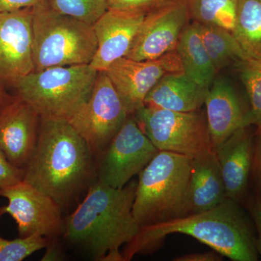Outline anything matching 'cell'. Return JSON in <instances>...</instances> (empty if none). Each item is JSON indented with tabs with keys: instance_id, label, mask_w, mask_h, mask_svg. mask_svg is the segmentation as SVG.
<instances>
[{
	"instance_id": "obj_1",
	"label": "cell",
	"mask_w": 261,
	"mask_h": 261,
	"mask_svg": "<svg viewBox=\"0 0 261 261\" xmlns=\"http://www.w3.org/2000/svg\"><path fill=\"white\" fill-rule=\"evenodd\" d=\"M23 181L66 208L97 181L96 158L69 121L41 118L37 145Z\"/></svg>"
},
{
	"instance_id": "obj_2",
	"label": "cell",
	"mask_w": 261,
	"mask_h": 261,
	"mask_svg": "<svg viewBox=\"0 0 261 261\" xmlns=\"http://www.w3.org/2000/svg\"><path fill=\"white\" fill-rule=\"evenodd\" d=\"M137 181L116 189L95 181L76 209L64 219L62 236L97 261H123L121 247L139 231L132 208Z\"/></svg>"
},
{
	"instance_id": "obj_3",
	"label": "cell",
	"mask_w": 261,
	"mask_h": 261,
	"mask_svg": "<svg viewBox=\"0 0 261 261\" xmlns=\"http://www.w3.org/2000/svg\"><path fill=\"white\" fill-rule=\"evenodd\" d=\"M172 233L192 237L232 260H258L251 216L243 205L227 198L211 210L140 227L123 246V261L151 252Z\"/></svg>"
},
{
	"instance_id": "obj_4",
	"label": "cell",
	"mask_w": 261,
	"mask_h": 261,
	"mask_svg": "<svg viewBox=\"0 0 261 261\" xmlns=\"http://www.w3.org/2000/svg\"><path fill=\"white\" fill-rule=\"evenodd\" d=\"M190 166L187 156L159 151L141 171L132 208L139 227L188 215Z\"/></svg>"
},
{
	"instance_id": "obj_5",
	"label": "cell",
	"mask_w": 261,
	"mask_h": 261,
	"mask_svg": "<svg viewBox=\"0 0 261 261\" xmlns=\"http://www.w3.org/2000/svg\"><path fill=\"white\" fill-rule=\"evenodd\" d=\"M34 71L89 64L97 50L93 25L51 9L47 0L33 7Z\"/></svg>"
},
{
	"instance_id": "obj_6",
	"label": "cell",
	"mask_w": 261,
	"mask_h": 261,
	"mask_svg": "<svg viewBox=\"0 0 261 261\" xmlns=\"http://www.w3.org/2000/svg\"><path fill=\"white\" fill-rule=\"evenodd\" d=\"M97 73L89 64L53 67L32 72L13 88L41 118L69 121L88 101Z\"/></svg>"
},
{
	"instance_id": "obj_7",
	"label": "cell",
	"mask_w": 261,
	"mask_h": 261,
	"mask_svg": "<svg viewBox=\"0 0 261 261\" xmlns=\"http://www.w3.org/2000/svg\"><path fill=\"white\" fill-rule=\"evenodd\" d=\"M141 129L159 151L195 159L213 152L206 115L143 107L134 113Z\"/></svg>"
},
{
	"instance_id": "obj_8",
	"label": "cell",
	"mask_w": 261,
	"mask_h": 261,
	"mask_svg": "<svg viewBox=\"0 0 261 261\" xmlns=\"http://www.w3.org/2000/svg\"><path fill=\"white\" fill-rule=\"evenodd\" d=\"M159 149L128 114L120 130L96 159L97 181L119 189L126 186L153 159Z\"/></svg>"
},
{
	"instance_id": "obj_9",
	"label": "cell",
	"mask_w": 261,
	"mask_h": 261,
	"mask_svg": "<svg viewBox=\"0 0 261 261\" xmlns=\"http://www.w3.org/2000/svg\"><path fill=\"white\" fill-rule=\"evenodd\" d=\"M128 116L107 73L99 71L88 101L69 122L97 159Z\"/></svg>"
},
{
	"instance_id": "obj_10",
	"label": "cell",
	"mask_w": 261,
	"mask_h": 261,
	"mask_svg": "<svg viewBox=\"0 0 261 261\" xmlns=\"http://www.w3.org/2000/svg\"><path fill=\"white\" fill-rule=\"evenodd\" d=\"M0 196L8 201L0 207V215H10L15 220L19 238L39 235L53 239L63 234V209L44 192L23 181L1 190Z\"/></svg>"
},
{
	"instance_id": "obj_11",
	"label": "cell",
	"mask_w": 261,
	"mask_h": 261,
	"mask_svg": "<svg viewBox=\"0 0 261 261\" xmlns=\"http://www.w3.org/2000/svg\"><path fill=\"white\" fill-rule=\"evenodd\" d=\"M190 20L179 1L166 0L146 14L125 58L148 61L175 50Z\"/></svg>"
},
{
	"instance_id": "obj_12",
	"label": "cell",
	"mask_w": 261,
	"mask_h": 261,
	"mask_svg": "<svg viewBox=\"0 0 261 261\" xmlns=\"http://www.w3.org/2000/svg\"><path fill=\"white\" fill-rule=\"evenodd\" d=\"M176 49L154 60H117L106 70L128 114L143 107L146 96L167 73L182 72Z\"/></svg>"
},
{
	"instance_id": "obj_13",
	"label": "cell",
	"mask_w": 261,
	"mask_h": 261,
	"mask_svg": "<svg viewBox=\"0 0 261 261\" xmlns=\"http://www.w3.org/2000/svg\"><path fill=\"white\" fill-rule=\"evenodd\" d=\"M33 8L0 12V83L13 86L34 71Z\"/></svg>"
},
{
	"instance_id": "obj_14",
	"label": "cell",
	"mask_w": 261,
	"mask_h": 261,
	"mask_svg": "<svg viewBox=\"0 0 261 261\" xmlns=\"http://www.w3.org/2000/svg\"><path fill=\"white\" fill-rule=\"evenodd\" d=\"M41 117L19 98L0 109V149L16 167L25 168L37 145Z\"/></svg>"
},
{
	"instance_id": "obj_15",
	"label": "cell",
	"mask_w": 261,
	"mask_h": 261,
	"mask_svg": "<svg viewBox=\"0 0 261 261\" xmlns=\"http://www.w3.org/2000/svg\"><path fill=\"white\" fill-rule=\"evenodd\" d=\"M252 127L239 128L214 150L219 161L226 197L243 206L250 195L255 132Z\"/></svg>"
},
{
	"instance_id": "obj_16",
	"label": "cell",
	"mask_w": 261,
	"mask_h": 261,
	"mask_svg": "<svg viewBox=\"0 0 261 261\" xmlns=\"http://www.w3.org/2000/svg\"><path fill=\"white\" fill-rule=\"evenodd\" d=\"M145 15L108 9L93 24L97 47L89 65L98 72L106 71L117 60L125 58Z\"/></svg>"
},
{
	"instance_id": "obj_17",
	"label": "cell",
	"mask_w": 261,
	"mask_h": 261,
	"mask_svg": "<svg viewBox=\"0 0 261 261\" xmlns=\"http://www.w3.org/2000/svg\"><path fill=\"white\" fill-rule=\"evenodd\" d=\"M206 119L214 151L243 127L245 110L236 90L227 80H215L206 96Z\"/></svg>"
},
{
	"instance_id": "obj_18",
	"label": "cell",
	"mask_w": 261,
	"mask_h": 261,
	"mask_svg": "<svg viewBox=\"0 0 261 261\" xmlns=\"http://www.w3.org/2000/svg\"><path fill=\"white\" fill-rule=\"evenodd\" d=\"M226 199L224 181L214 151L191 159L188 215L211 210Z\"/></svg>"
},
{
	"instance_id": "obj_19",
	"label": "cell",
	"mask_w": 261,
	"mask_h": 261,
	"mask_svg": "<svg viewBox=\"0 0 261 261\" xmlns=\"http://www.w3.org/2000/svg\"><path fill=\"white\" fill-rule=\"evenodd\" d=\"M209 89L194 82L183 71L163 75L146 96L144 106L177 112L198 111Z\"/></svg>"
},
{
	"instance_id": "obj_20",
	"label": "cell",
	"mask_w": 261,
	"mask_h": 261,
	"mask_svg": "<svg viewBox=\"0 0 261 261\" xmlns=\"http://www.w3.org/2000/svg\"><path fill=\"white\" fill-rule=\"evenodd\" d=\"M176 50L184 73L201 87L210 89L216 80L217 71L194 22L189 24L184 30Z\"/></svg>"
},
{
	"instance_id": "obj_21",
	"label": "cell",
	"mask_w": 261,
	"mask_h": 261,
	"mask_svg": "<svg viewBox=\"0 0 261 261\" xmlns=\"http://www.w3.org/2000/svg\"><path fill=\"white\" fill-rule=\"evenodd\" d=\"M195 24L216 71L250 57L229 31L215 25Z\"/></svg>"
},
{
	"instance_id": "obj_22",
	"label": "cell",
	"mask_w": 261,
	"mask_h": 261,
	"mask_svg": "<svg viewBox=\"0 0 261 261\" xmlns=\"http://www.w3.org/2000/svg\"><path fill=\"white\" fill-rule=\"evenodd\" d=\"M231 34L249 56L261 58V0H238Z\"/></svg>"
},
{
	"instance_id": "obj_23",
	"label": "cell",
	"mask_w": 261,
	"mask_h": 261,
	"mask_svg": "<svg viewBox=\"0 0 261 261\" xmlns=\"http://www.w3.org/2000/svg\"><path fill=\"white\" fill-rule=\"evenodd\" d=\"M192 22L215 25L232 32L238 0H178Z\"/></svg>"
},
{
	"instance_id": "obj_24",
	"label": "cell",
	"mask_w": 261,
	"mask_h": 261,
	"mask_svg": "<svg viewBox=\"0 0 261 261\" xmlns=\"http://www.w3.org/2000/svg\"><path fill=\"white\" fill-rule=\"evenodd\" d=\"M237 65L250 101L243 127L252 126L261 129V58L249 57Z\"/></svg>"
},
{
	"instance_id": "obj_25",
	"label": "cell",
	"mask_w": 261,
	"mask_h": 261,
	"mask_svg": "<svg viewBox=\"0 0 261 261\" xmlns=\"http://www.w3.org/2000/svg\"><path fill=\"white\" fill-rule=\"evenodd\" d=\"M51 9L93 25L108 9V0H47Z\"/></svg>"
},
{
	"instance_id": "obj_26",
	"label": "cell",
	"mask_w": 261,
	"mask_h": 261,
	"mask_svg": "<svg viewBox=\"0 0 261 261\" xmlns=\"http://www.w3.org/2000/svg\"><path fill=\"white\" fill-rule=\"evenodd\" d=\"M1 217V215H0ZM50 239L34 235L9 240L0 236V261H21L46 248Z\"/></svg>"
},
{
	"instance_id": "obj_27",
	"label": "cell",
	"mask_w": 261,
	"mask_h": 261,
	"mask_svg": "<svg viewBox=\"0 0 261 261\" xmlns=\"http://www.w3.org/2000/svg\"><path fill=\"white\" fill-rule=\"evenodd\" d=\"M250 190L254 197L261 200V129H255L254 139Z\"/></svg>"
},
{
	"instance_id": "obj_28",
	"label": "cell",
	"mask_w": 261,
	"mask_h": 261,
	"mask_svg": "<svg viewBox=\"0 0 261 261\" xmlns=\"http://www.w3.org/2000/svg\"><path fill=\"white\" fill-rule=\"evenodd\" d=\"M25 170L16 167L0 149V191L23 181Z\"/></svg>"
},
{
	"instance_id": "obj_29",
	"label": "cell",
	"mask_w": 261,
	"mask_h": 261,
	"mask_svg": "<svg viewBox=\"0 0 261 261\" xmlns=\"http://www.w3.org/2000/svg\"><path fill=\"white\" fill-rule=\"evenodd\" d=\"M166 0H108L109 9L147 14Z\"/></svg>"
},
{
	"instance_id": "obj_30",
	"label": "cell",
	"mask_w": 261,
	"mask_h": 261,
	"mask_svg": "<svg viewBox=\"0 0 261 261\" xmlns=\"http://www.w3.org/2000/svg\"><path fill=\"white\" fill-rule=\"evenodd\" d=\"M244 207L248 211L251 216L255 231H256V242L255 247L257 253L261 255V200L253 195H250L247 199Z\"/></svg>"
},
{
	"instance_id": "obj_31",
	"label": "cell",
	"mask_w": 261,
	"mask_h": 261,
	"mask_svg": "<svg viewBox=\"0 0 261 261\" xmlns=\"http://www.w3.org/2000/svg\"><path fill=\"white\" fill-rule=\"evenodd\" d=\"M45 0H0V12L13 11L33 8Z\"/></svg>"
},
{
	"instance_id": "obj_32",
	"label": "cell",
	"mask_w": 261,
	"mask_h": 261,
	"mask_svg": "<svg viewBox=\"0 0 261 261\" xmlns=\"http://www.w3.org/2000/svg\"><path fill=\"white\" fill-rule=\"evenodd\" d=\"M223 255L216 250L205 252H195L187 254L173 258L174 261H221Z\"/></svg>"
},
{
	"instance_id": "obj_33",
	"label": "cell",
	"mask_w": 261,
	"mask_h": 261,
	"mask_svg": "<svg viewBox=\"0 0 261 261\" xmlns=\"http://www.w3.org/2000/svg\"><path fill=\"white\" fill-rule=\"evenodd\" d=\"M57 239L53 238L49 240V244L46 247L45 254L43 256L42 260H60L63 257V251L61 247L58 245Z\"/></svg>"
},
{
	"instance_id": "obj_34",
	"label": "cell",
	"mask_w": 261,
	"mask_h": 261,
	"mask_svg": "<svg viewBox=\"0 0 261 261\" xmlns=\"http://www.w3.org/2000/svg\"><path fill=\"white\" fill-rule=\"evenodd\" d=\"M10 99H8V97L5 95L4 92H3V89L0 87V109L6 106L8 103L10 102Z\"/></svg>"
}]
</instances>
